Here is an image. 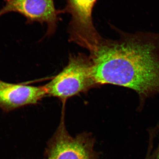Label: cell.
<instances>
[{
  "label": "cell",
  "instance_id": "obj_1",
  "mask_svg": "<svg viewBox=\"0 0 159 159\" xmlns=\"http://www.w3.org/2000/svg\"><path fill=\"white\" fill-rule=\"evenodd\" d=\"M116 40L102 39L91 51L96 84L133 90L142 105L159 95V33L120 31Z\"/></svg>",
  "mask_w": 159,
  "mask_h": 159
},
{
  "label": "cell",
  "instance_id": "obj_2",
  "mask_svg": "<svg viewBox=\"0 0 159 159\" xmlns=\"http://www.w3.org/2000/svg\"><path fill=\"white\" fill-rule=\"evenodd\" d=\"M96 84L90 58L80 54L70 57L67 65L44 87L47 95L64 101Z\"/></svg>",
  "mask_w": 159,
  "mask_h": 159
},
{
  "label": "cell",
  "instance_id": "obj_3",
  "mask_svg": "<svg viewBox=\"0 0 159 159\" xmlns=\"http://www.w3.org/2000/svg\"><path fill=\"white\" fill-rule=\"evenodd\" d=\"M95 144V139L89 133L71 136L63 114L59 125L48 142L44 159H99Z\"/></svg>",
  "mask_w": 159,
  "mask_h": 159
},
{
  "label": "cell",
  "instance_id": "obj_4",
  "mask_svg": "<svg viewBox=\"0 0 159 159\" xmlns=\"http://www.w3.org/2000/svg\"><path fill=\"white\" fill-rule=\"evenodd\" d=\"M98 0H66L62 13L71 16L69 30L71 39L92 51L101 39L93 23V12Z\"/></svg>",
  "mask_w": 159,
  "mask_h": 159
},
{
  "label": "cell",
  "instance_id": "obj_5",
  "mask_svg": "<svg viewBox=\"0 0 159 159\" xmlns=\"http://www.w3.org/2000/svg\"><path fill=\"white\" fill-rule=\"evenodd\" d=\"M5 5L0 9V16L14 12L23 16L27 23L39 22L48 25V33L52 34L57 28L62 13L56 9L54 0H4Z\"/></svg>",
  "mask_w": 159,
  "mask_h": 159
},
{
  "label": "cell",
  "instance_id": "obj_6",
  "mask_svg": "<svg viewBox=\"0 0 159 159\" xmlns=\"http://www.w3.org/2000/svg\"><path fill=\"white\" fill-rule=\"evenodd\" d=\"M47 95L44 86L9 83L0 80V108L3 111L36 104Z\"/></svg>",
  "mask_w": 159,
  "mask_h": 159
},
{
  "label": "cell",
  "instance_id": "obj_7",
  "mask_svg": "<svg viewBox=\"0 0 159 159\" xmlns=\"http://www.w3.org/2000/svg\"><path fill=\"white\" fill-rule=\"evenodd\" d=\"M156 159H159V148L158 149V151L157 154V156Z\"/></svg>",
  "mask_w": 159,
  "mask_h": 159
}]
</instances>
